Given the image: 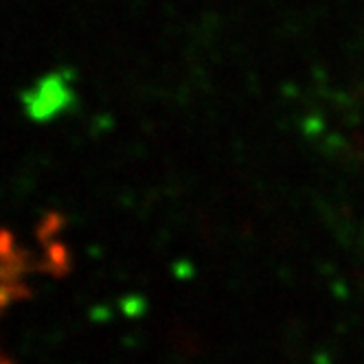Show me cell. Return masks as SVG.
<instances>
[{"label": "cell", "instance_id": "cell-4", "mask_svg": "<svg viewBox=\"0 0 364 364\" xmlns=\"http://www.w3.org/2000/svg\"><path fill=\"white\" fill-rule=\"evenodd\" d=\"M31 296V290L27 283L22 281H7V283H0V314L9 307L16 305L24 299Z\"/></svg>", "mask_w": 364, "mask_h": 364}, {"label": "cell", "instance_id": "cell-1", "mask_svg": "<svg viewBox=\"0 0 364 364\" xmlns=\"http://www.w3.org/2000/svg\"><path fill=\"white\" fill-rule=\"evenodd\" d=\"M68 101H70V92L66 90L60 77H46L31 92L24 95V106H27L29 114L38 121L58 114Z\"/></svg>", "mask_w": 364, "mask_h": 364}, {"label": "cell", "instance_id": "cell-3", "mask_svg": "<svg viewBox=\"0 0 364 364\" xmlns=\"http://www.w3.org/2000/svg\"><path fill=\"white\" fill-rule=\"evenodd\" d=\"M40 266H42L46 272L55 274V277L68 272V268H70V255H68V248H66L64 244H60V242L48 244Z\"/></svg>", "mask_w": 364, "mask_h": 364}, {"label": "cell", "instance_id": "cell-2", "mask_svg": "<svg viewBox=\"0 0 364 364\" xmlns=\"http://www.w3.org/2000/svg\"><path fill=\"white\" fill-rule=\"evenodd\" d=\"M33 268V259L27 250L16 246L9 230L0 228V283L22 281V277Z\"/></svg>", "mask_w": 364, "mask_h": 364}, {"label": "cell", "instance_id": "cell-5", "mask_svg": "<svg viewBox=\"0 0 364 364\" xmlns=\"http://www.w3.org/2000/svg\"><path fill=\"white\" fill-rule=\"evenodd\" d=\"M62 224H64V218L58 215V213H48V215H44L42 222H40V226H38V240L46 242L48 237L58 235V230L62 228Z\"/></svg>", "mask_w": 364, "mask_h": 364}]
</instances>
